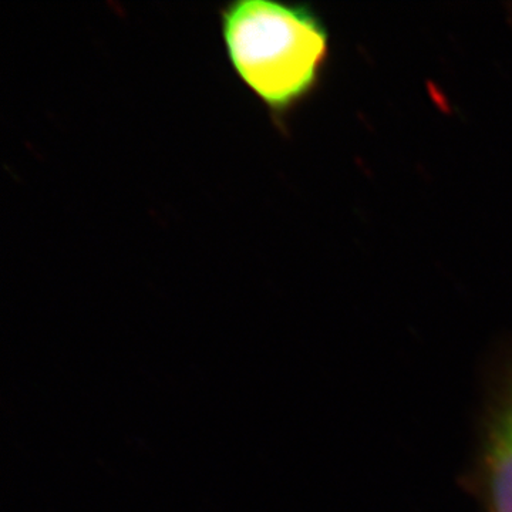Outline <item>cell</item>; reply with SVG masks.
I'll return each instance as SVG.
<instances>
[{"mask_svg":"<svg viewBox=\"0 0 512 512\" xmlns=\"http://www.w3.org/2000/svg\"><path fill=\"white\" fill-rule=\"evenodd\" d=\"M481 481L487 512H512V382L488 424Z\"/></svg>","mask_w":512,"mask_h":512,"instance_id":"7a4b0ae2","label":"cell"},{"mask_svg":"<svg viewBox=\"0 0 512 512\" xmlns=\"http://www.w3.org/2000/svg\"><path fill=\"white\" fill-rule=\"evenodd\" d=\"M222 45L239 82L264 104L276 127L319 87L329 32L305 3L234 0L218 10Z\"/></svg>","mask_w":512,"mask_h":512,"instance_id":"6da1fadb","label":"cell"}]
</instances>
